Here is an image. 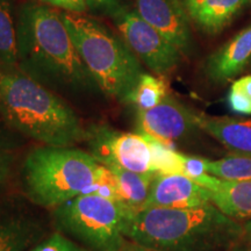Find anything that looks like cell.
<instances>
[{
    "instance_id": "1",
    "label": "cell",
    "mask_w": 251,
    "mask_h": 251,
    "mask_svg": "<svg viewBox=\"0 0 251 251\" xmlns=\"http://www.w3.org/2000/svg\"><path fill=\"white\" fill-rule=\"evenodd\" d=\"M17 65L57 94L101 93L78 54L61 13L28 2L17 21Z\"/></svg>"
},
{
    "instance_id": "2",
    "label": "cell",
    "mask_w": 251,
    "mask_h": 251,
    "mask_svg": "<svg viewBox=\"0 0 251 251\" xmlns=\"http://www.w3.org/2000/svg\"><path fill=\"white\" fill-rule=\"evenodd\" d=\"M0 120L41 146L75 147L86 136L71 106L17 64L0 63Z\"/></svg>"
},
{
    "instance_id": "3",
    "label": "cell",
    "mask_w": 251,
    "mask_h": 251,
    "mask_svg": "<svg viewBox=\"0 0 251 251\" xmlns=\"http://www.w3.org/2000/svg\"><path fill=\"white\" fill-rule=\"evenodd\" d=\"M124 234L153 251H229L242 242L243 226L209 205L196 208H128Z\"/></svg>"
},
{
    "instance_id": "4",
    "label": "cell",
    "mask_w": 251,
    "mask_h": 251,
    "mask_svg": "<svg viewBox=\"0 0 251 251\" xmlns=\"http://www.w3.org/2000/svg\"><path fill=\"white\" fill-rule=\"evenodd\" d=\"M23 196L46 211L113 184L111 172L89 151L75 147H35L19 171Z\"/></svg>"
},
{
    "instance_id": "5",
    "label": "cell",
    "mask_w": 251,
    "mask_h": 251,
    "mask_svg": "<svg viewBox=\"0 0 251 251\" xmlns=\"http://www.w3.org/2000/svg\"><path fill=\"white\" fill-rule=\"evenodd\" d=\"M61 17L100 92L125 102L144 74L140 59L121 36L96 19L69 12Z\"/></svg>"
},
{
    "instance_id": "6",
    "label": "cell",
    "mask_w": 251,
    "mask_h": 251,
    "mask_svg": "<svg viewBox=\"0 0 251 251\" xmlns=\"http://www.w3.org/2000/svg\"><path fill=\"white\" fill-rule=\"evenodd\" d=\"M128 207L119 199L90 192L62 203L50 213L52 230L87 251H119L127 242L124 222Z\"/></svg>"
},
{
    "instance_id": "7",
    "label": "cell",
    "mask_w": 251,
    "mask_h": 251,
    "mask_svg": "<svg viewBox=\"0 0 251 251\" xmlns=\"http://www.w3.org/2000/svg\"><path fill=\"white\" fill-rule=\"evenodd\" d=\"M89 152L97 161L139 174H157L151 147L144 135L124 133L108 125L96 124L86 128Z\"/></svg>"
},
{
    "instance_id": "8",
    "label": "cell",
    "mask_w": 251,
    "mask_h": 251,
    "mask_svg": "<svg viewBox=\"0 0 251 251\" xmlns=\"http://www.w3.org/2000/svg\"><path fill=\"white\" fill-rule=\"evenodd\" d=\"M122 40L143 64L159 76L170 74L181 62L180 50L150 26L135 9L121 5L111 14Z\"/></svg>"
},
{
    "instance_id": "9",
    "label": "cell",
    "mask_w": 251,
    "mask_h": 251,
    "mask_svg": "<svg viewBox=\"0 0 251 251\" xmlns=\"http://www.w3.org/2000/svg\"><path fill=\"white\" fill-rule=\"evenodd\" d=\"M46 209L33 205L23 194L0 199V251H30L52 233Z\"/></svg>"
},
{
    "instance_id": "10",
    "label": "cell",
    "mask_w": 251,
    "mask_h": 251,
    "mask_svg": "<svg viewBox=\"0 0 251 251\" xmlns=\"http://www.w3.org/2000/svg\"><path fill=\"white\" fill-rule=\"evenodd\" d=\"M137 133L171 144L194 136L200 129L197 112L169 93L163 101L147 111H136Z\"/></svg>"
},
{
    "instance_id": "11",
    "label": "cell",
    "mask_w": 251,
    "mask_h": 251,
    "mask_svg": "<svg viewBox=\"0 0 251 251\" xmlns=\"http://www.w3.org/2000/svg\"><path fill=\"white\" fill-rule=\"evenodd\" d=\"M135 11L169 42L190 55L193 50L191 20L183 0H134Z\"/></svg>"
},
{
    "instance_id": "12",
    "label": "cell",
    "mask_w": 251,
    "mask_h": 251,
    "mask_svg": "<svg viewBox=\"0 0 251 251\" xmlns=\"http://www.w3.org/2000/svg\"><path fill=\"white\" fill-rule=\"evenodd\" d=\"M209 203L211 191L187 176L157 174L143 208H196Z\"/></svg>"
},
{
    "instance_id": "13",
    "label": "cell",
    "mask_w": 251,
    "mask_h": 251,
    "mask_svg": "<svg viewBox=\"0 0 251 251\" xmlns=\"http://www.w3.org/2000/svg\"><path fill=\"white\" fill-rule=\"evenodd\" d=\"M251 61V25L208 56L205 74L213 83L226 84L243 72Z\"/></svg>"
},
{
    "instance_id": "14",
    "label": "cell",
    "mask_w": 251,
    "mask_h": 251,
    "mask_svg": "<svg viewBox=\"0 0 251 251\" xmlns=\"http://www.w3.org/2000/svg\"><path fill=\"white\" fill-rule=\"evenodd\" d=\"M211 191L212 203L231 219H251V180H228L206 174L194 179Z\"/></svg>"
},
{
    "instance_id": "15",
    "label": "cell",
    "mask_w": 251,
    "mask_h": 251,
    "mask_svg": "<svg viewBox=\"0 0 251 251\" xmlns=\"http://www.w3.org/2000/svg\"><path fill=\"white\" fill-rule=\"evenodd\" d=\"M200 129L219 141L231 153L251 156V120L229 117H211L197 113Z\"/></svg>"
},
{
    "instance_id": "16",
    "label": "cell",
    "mask_w": 251,
    "mask_h": 251,
    "mask_svg": "<svg viewBox=\"0 0 251 251\" xmlns=\"http://www.w3.org/2000/svg\"><path fill=\"white\" fill-rule=\"evenodd\" d=\"M188 18L200 30L218 34L248 4V0H183Z\"/></svg>"
},
{
    "instance_id": "17",
    "label": "cell",
    "mask_w": 251,
    "mask_h": 251,
    "mask_svg": "<svg viewBox=\"0 0 251 251\" xmlns=\"http://www.w3.org/2000/svg\"><path fill=\"white\" fill-rule=\"evenodd\" d=\"M107 169L112 175L113 184L120 201L130 211L142 209L157 174H139L119 166H108Z\"/></svg>"
},
{
    "instance_id": "18",
    "label": "cell",
    "mask_w": 251,
    "mask_h": 251,
    "mask_svg": "<svg viewBox=\"0 0 251 251\" xmlns=\"http://www.w3.org/2000/svg\"><path fill=\"white\" fill-rule=\"evenodd\" d=\"M168 94V84L164 78L143 74L125 103L133 105L136 111H147L161 103Z\"/></svg>"
},
{
    "instance_id": "19",
    "label": "cell",
    "mask_w": 251,
    "mask_h": 251,
    "mask_svg": "<svg viewBox=\"0 0 251 251\" xmlns=\"http://www.w3.org/2000/svg\"><path fill=\"white\" fill-rule=\"evenodd\" d=\"M207 174L228 180H251V156L230 153L216 161H208Z\"/></svg>"
},
{
    "instance_id": "20",
    "label": "cell",
    "mask_w": 251,
    "mask_h": 251,
    "mask_svg": "<svg viewBox=\"0 0 251 251\" xmlns=\"http://www.w3.org/2000/svg\"><path fill=\"white\" fill-rule=\"evenodd\" d=\"M0 63L17 64V25L11 0H0Z\"/></svg>"
},
{
    "instance_id": "21",
    "label": "cell",
    "mask_w": 251,
    "mask_h": 251,
    "mask_svg": "<svg viewBox=\"0 0 251 251\" xmlns=\"http://www.w3.org/2000/svg\"><path fill=\"white\" fill-rule=\"evenodd\" d=\"M147 137L151 147L153 166L157 174H181L183 175V165H181V153L176 151L171 144L157 140L149 135L142 134Z\"/></svg>"
},
{
    "instance_id": "22",
    "label": "cell",
    "mask_w": 251,
    "mask_h": 251,
    "mask_svg": "<svg viewBox=\"0 0 251 251\" xmlns=\"http://www.w3.org/2000/svg\"><path fill=\"white\" fill-rule=\"evenodd\" d=\"M30 251H87L64 235L52 231Z\"/></svg>"
},
{
    "instance_id": "23",
    "label": "cell",
    "mask_w": 251,
    "mask_h": 251,
    "mask_svg": "<svg viewBox=\"0 0 251 251\" xmlns=\"http://www.w3.org/2000/svg\"><path fill=\"white\" fill-rule=\"evenodd\" d=\"M17 152L11 150H0V199L6 196L15 177Z\"/></svg>"
},
{
    "instance_id": "24",
    "label": "cell",
    "mask_w": 251,
    "mask_h": 251,
    "mask_svg": "<svg viewBox=\"0 0 251 251\" xmlns=\"http://www.w3.org/2000/svg\"><path fill=\"white\" fill-rule=\"evenodd\" d=\"M209 159L203 157L190 156L181 153V165H183V175L187 176L191 179H197L207 174V166Z\"/></svg>"
},
{
    "instance_id": "25",
    "label": "cell",
    "mask_w": 251,
    "mask_h": 251,
    "mask_svg": "<svg viewBox=\"0 0 251 251\" xmlns=\"http://www.w3.org/2000/svg\"><path fill=\"white\" fill-rule=\"evenodd\" d=\"M228 107L241 115H251V100L246 93L231 85L227 94Z\"/></svg>"
},
{
    "instance_id": "26",
    "label": "cell",
    "mask_w": 251,
    "mask_h": 251,
    "mask_svg": "<svg viewBox=\"0 0 251 251\" xmlns=\"http://www.w3.org/2000/svg\"><path fill=\"white\" fill-rule=\"evenodd\" d=\"M20 135L14 133L6 126L4 122L0 120V150H11L15 151L23 144Z\"/></svg>"
},
{
    "instance_id": "27",
    "label": "cell",
    "mask_w": 251,
    "mask_h": 251,
    "mask_svg": "<svg viewBox=\"0 0 251 251\" xmlns=\"http://www.w3.org/2000/svg\"><path fill=\"white\" fill-rule=\"evenodd\" d=\"M43 4L64 9L69 13L83 14L89 8L86 0H41Z\"/></svg>"
},
{
    "instance_id": "28",
    "label": "cell",
    "mask_w": 251,
    "mask_h": 251,
    "mask_svg": "<svg viewBox=\"0 0 251 251\" xmlns=\"http://www.w3.org/2000/svg\"><path fill=\"white\" fill-rule=\"evenodd\" d=\"M86 2L91 9L105 12L109 15L122 5L121 0H86Z\"/></svg>"
},
{
    "instance_id": "29",
    "label": "cell",
    "mask_w": 251,
    "mask_h": 251,
    "mask_svg": "<svg viewBox=\"0 0 251 251\" xmlns=\"http://www.w3.org/2000/svg\"><path fill=\"white\" fill-rule=\"evenodd\" d=\"M233 85L236 86L237 89H240L242 92L246 93L251 100V75L238 78L237 80L234 81Z\"/></svg>"
},
{
    "instance_id": "30",
    "label": "cell",
    "mask_w": 251,
    "mask_h": 251,
    "mask_svg": "<svg viewBox=\"0 0 251 251\" xmlns=\"http://www.w3.org/2000/svg\"><path fill=\"white\" fill-rule=\"evenodd\" d=\"M119 251H153V250L149 249V248L147 247L141 246V244L136 242H133V241L128 240L127 242L124 244V247H122Z\"/></svg>"
},
{
    "instance_id": "31",
    "label": "cell",
    "mask_w": 251,
    "mask_h": 251,
    "mask_svg": "<svg viewBox=\"0 0 251 251\" xmlns=\"http://www.w3.org/2000/svg\"><path fill=\"white\" fill-rule=\"evenodd\" d=\"M241 244H243L244 247H247L248 249L251 250V221L247 222L243 226V238Z\"/></svg>"
},
{
    "instance_id": "32",
    "label": "cell",
    "mask_w": 251,
    "mask_h": 251,
    "mask_svg": "<svg viewBox=\"0 0 251 251\" xmlns=\"http://www.w3.org/2000/svg\"><path fill=\"white\" fill-rule=\"evenodd\" d=\"M229 251H251V250H250V249H248L247 247H244L243 244H241V243H240V244H237L236 247H234L233 249H230Z\"/></svg>"
},
{
    "instance_id": "33",
    "label": "cell",
    "mask_w": 251,
    "mask_h": 251,
    "mask_svg": "<svg viewBox=\"0 0 251 251\" xmlns=\"http://www.w3.org/2000/svg\"><path fill=\"white\" fill-rule=\"evenodd\" d=\"M248 2H250V4H251V0H248Z\"/></svg>"
},
{
    "instance_id": "34",
    "label": "cell",
    "mask_w": 251,
    "mask_h": 251,
    "mask_svg": "<svg viewBox=\"0 0 251 251\" xmlns=\"http://www.w3.org/2000/svg\"><path fill=\"white\" fill-rule=\"evenodd\" d=\"M250 68H251V61H250Z\"/></svg>"
}]
</instances>
